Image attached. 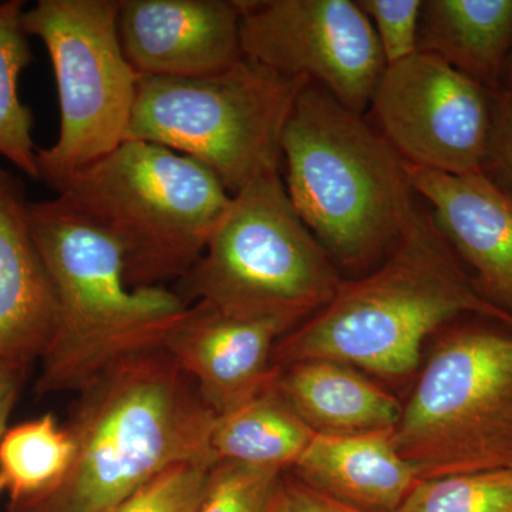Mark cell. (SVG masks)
I'll return each mask as SVG.
<instances>
[{"instance_id":"obj_1","label":"cell","mask_w":512,"mask_h":512,"mask_svg":"<svg viewBox=\"0 0 512 512\" xmlns=\"http://www.w3.org/2000/svg\"><path fill=\"white\" fill-rule=\"evenodd\" d=\"M79 392L72 468L29 512H106L168 468L217 464V414L167 350L127 357Z\"/></svg>"},{"instance_id":"obj_2","label":"cell","mask_w":512,"mask_h":512,"mask_svg":"<svg viewBox=\"0 0 512 512\" xmlns=\"http://www.w3.org/2000/svg\"><path fill=\"white\" fill-rule=\"evenodd\" d=\"M464 313L512 330V316L478 292L433 215L419 210L375 271L342 281L325 308L278 340L274 365L325 359L399 379L416 372L426 339Z\"/></svg>"},{"instance_id":"obj_3","label":"cell","mask_w":512,"mask_h":512,"mask_svg":"<svg viewBox=\"0 0 512 512\" xmlns=\"http://www.w3.org/2000/svg\"><path fill=\"white\" fill-rule=\"evenodd\" d=\"M281 153L293 207L350 271L387 256L419 211L402 157L362 114L316 84L293 104Z\"/></svg>"},{"instance_id":"obj_4","label":"cell","mask_w":512,"mask_h":512,"mask_svg":"<svg viewBox=\"0 0 512 512\" xmlns=\"http://www.w3.org/2000/svg\"><path fill=\"white\" fill-rule=\"evenodd\" d=\"M28 222L57 305L40 393L82 390L121 360L164 349L188 308L174 289L128 285L119 245L59 197L28 202Z\"/></svg>"},{"instance_id":"obj_5","label":"cell","mask_w":512,"mask_h":512,"mask_svg":"<svg viewBox=\"0 0 512 512\" xmlns=\"http://www.w3.org/2000/svg\"><path fill=\"white\" fill-rule=\"evenodd\" d=\"M57 197L119 245L133 288L181 281L232 200L205 165L138 140L84 168Z\"/></svg>"},{"instance_id":"obj_6","label":"cell","mask_w":512,"mask_h":512,"mask_svg":"<svg viewBox=\"0 0 512 512\" xmlns=\"http://www.w3.org/2000/svg\"><path fill=\"white\" fill-rule=\"evenodd\" d=\"M342 281L276 171L232 197L200 261L174 291L187 306L207 302L292 332L332 301Z\"/></svg>"},{"instance_id":"obj_7","label":"cell","mask_w":512,"mask_h":512,"mask_svg":"<svg viewBox=\"0 0 512 512\" xmlns=\"http://www.w3.org/2000/svg\"><path fill=\"white\" fill-rule=\"evenodd\" d=\"M308 83L247 57L211 76H140L127 140L194 158L234 197L279 171L286 121Z\"/></svg>"},{"instance_id":"obj_8","label":"cell","mask_w":512,"mask_h":512,"mask_svg":"<svg viewBox=\"0 0 512 512\" xmlns=\"http://www.w3.org/2000/svg\"><path fill=\"white\" fill-rule=\"evenodd\" d=\"M421 478L512 467V332L447 333L394 427Z\"/></svg>"},{"instance_id":"obj_9","label":"cell","mask_w":512,"mask_h":512,"mask_svg":"<svg viewBox=\"0 0 512 512\" xmlns=\"http://www.w3.org/2000/svg\"><path fill=\"white\" fill-rule=\"evenodd\" d=\"M119 13L120 0H39L23 15L55 69L60 133L37 168L57 194L127 140L140 76L124 55Z\"/></svg>"},{"instance_id":"obj_10","label":"cell","mask_w":512,"mask_h":512,"mask_svg":"<svg viewBox=\"0 0 512 512\" xmlns=\"http://www.w3.org/2000/svg\"><path fill=\"white\" fill-rule=\"evenodd\" d=\"M244 56L322 87L356 114L386 69L372 22L353 0H238Z\"/></svg>"},{"instance_id":"obj_11","label":"cell","mask_w":512,"mask_h":512,"mask_svg":"<svg viewBox=\"0 0 512 512\" xmlns=\"http://www.w3.org/2000/svg\"><path fill=\"white\" fill-rule=\"evenodd\" d=\"M369 107L404 163L451 175L483 171L491 93L440 57L417 52L386 66Z\"/></svg>"},{"instance_id":"obj_12","label":"cell","mask_w":512,"mask_h":512,"mask_svg":"<svg viewBox=\"0 0 512 512\" xmlns=\"http://www.w3.org/2000/svg\"><path fill=\"white\" fill-rule=\"evenodd\" d=\"M119 33L138 76H211L245 57L238 0H120Z\"/></svg>"},{"instance_id":"obj_13","label":"cell","mask_w":512,"mask_h":512,"mask_svg":"<svg viewBox=\"0 0 512 512\" xmlns=\"http://www.w3.org/2000/svg\"><path fill=\"white\" fill-rule=\"evenodd\" d=\"M288 329L269 320L238 318L207 302H195L164 343L217 414L247 403L274 382L276 343Z\"/></svg>"},{"instance_id":"obj_14","label":"cell","mask_w":512,"mask_h":512,"mask_svg":"<svg viewBox=\"0 0 512 512\" xmlns=\"http://www.w3.org/2000/svg\"><path fill=\"white\" fill-rule=\"evenodd\" d=\"M406 164L413 191L460 261L470 266L478 292L512 316V197L480 173L451 175Z\"/></svg>"},{"instance_id":"obj_15","label":"cell","mask_w":512,"mask_h":512,"mask_svg":"<svg viewBox=\"0 0 512 512\" xmlns=\"http://www.w3.org/2000/svg\"><path fill=\"white\" fill-rule=\"evenodd\" d=\"M52 282L30 234L28 202L0 170V357L25 363L45 355L55 335Z\"/></svg>"},{"instance_id":"obj_16","label":"cell","mask_w":512,"mask_h":512,"mask_svg":"<svg viewBox=\"0 0 512 512\" xmlns=\"http://www.w3.org/2000/svg\"><path fill=\"white\" fill-rule=\"evenodd\" d=\"M292 471L319 493L362 512L396 511L420 480L400 454L394 429L315 433Z\"/></svg>"},{"instance_id":"obj_17","label":"cell","mask_w":512,"mask_h":512,"mask_svg":"<svg viewBox=\"0 0 512 512\" xmlns=\"http://www.w3.org/2000/svg\"><path fill=\"white\" fill-rule=\"evenodd\" d=\"M276 389L313 433L328 436L394 429L403 407L355 367L306 360L279 369Z\"/></svg>"},{"instance_id":"obj_18","label":"cell","mask_w":512,"mask_h":512,"mask_svg":"<svg viewBox=\"0 0 512 512\" xmlns=\"http://www.w3.org/2000/svg\"><path fill=\"white\" fill-rule=\"evenodd\" d=\"M512 47V0H427L419 52L440 57L494 93Z\"/></svg>"},{"instance_id":"obj_19","label":"cell","mask_w":512,"mask_h":512,"mask_svg":"<svg viewBox=\"0 0 512 512\" xmlns=\"http://www.w3.org/2000/svg\"><path fill=\"white\" fill-rule=\"evenodd\" d=\"M275 382L232 412L217 416L211 436L217 463L286 471L301 457L315 433L289 406Z\"/></svg>"},{"instance_id":"obj_20","label":"cell","mask_w":512,"mask_h":512,"mask_svg":"<svg viewBox=\"0 0 512 512\" xmlns=\"http://www.w3.org/2000/svg\"><path fill=\"white\" fill-rule=\"evenodd\" d=\"M74 443L52 414L19 424L0 441V476L23 508L55 491L69 474Z\"/></svg>"},{"instance_id":"obj_21","label":"cell","mask_w":512,"mask_h":512,"mask_svg":"<svg viewBox=\"0 0 512 512\" xmlns=\"http://www.w3.org/2000/svg\"><path fill=\"white\" fill-rule=\"evenodd\" d=\"M23 15L22 0L0 3V154L39 180L32 111L20 101L18 92L20 73L32 62Z\"/></svg>"},{"instance_id":"obj_22","label":"cell","mask_w":512,"mask_h":512,"mask_svg":"<svg viewBox=\"0 0 512 512\" xmlns=\"http://www.w3.org/2000/svg\"><path fill=\"white\" fill-rule=\"evenodd\" d=\"M394 512H512V467L421 478Z\"/></svg>"},{"instance_id":"obj_23","label":"cell","mask_w":512,"mask_h":512,"mask_svg":"<svg viewBox=\"0 0 512 512\" xmlns=\"http://www.w3.org/2000/svg\"><path fill=\"white\" fill-rule=\"evenodd\" d=\"M284 473L221 461L210 471L197 512H266Z\"/></svg>"},{"instance_id":"obj_24","label":"cell","mask_w":512,"mask_h":512,"mask_svg":"<svg viewBox=\"0 0 512 512\" xmlns=\"http://www.w3.org/2000/svg\"><path fill=\"white\" fill-rule=\"evenodd\" d=\"M211 470L205 464H178L106 512H197Z\"/></svg>"},{"instance_id":"obj_25","label":"cell","mask_w":512,"mask_h":512,"mask_svg":"<svg viewBox=\"0 0 512 512\" xmlns=\"http://www.w3.org/2000/svg\"><path fill=\"white\" fill-rule=\"evenodd\" d=\"M372 22L386 66L419 52L423 0H357Z\"/></svg>"},{"instance_id":"obj_26","label":"cell","mask_w":512,"mask_h":512,"mask_svg":"<svg viewBox=\"0 0 512 512\" xmlns=\"http://www.w3.org/2000/svg\"><path fill=\"white\" fill-rule=\"evenodd\" d=\"M483 173L512 197V92L491 93V126Z\"/></svg>"},{"instance_id":"obj_27","label":"cell","mask_w":512,"mask_h":512,"mask_svg":"<svg viewBox=\"0 0 512 512\" xmlns=\"http://www.w3.org/2000/svg\"><path fill=\"white\" fill-rule=\"evenodd\" d=\"M266 512H362L319 493L295 476H282Z\"/></svg>"},{"instance_id":"obj_28","label":"cell","mask_w":512,"mask_h":512,"mask_svg":"<svg viewBox=\"0 0 512 512\" xmlns=\"http://www.w3.org/2000/svg\"><path fill=\"white\" fill-rule=\"evenodd\" d=\"M22 363L0 357V441L5 436L6 426L20 386Z\"/></svg>"},{"instance_id":"obj_29","label":"cell","mask_w":512,"mask_h":512,"mask_svg":"<svg viewBox=\"0 0 512 512\" xmlns=\"http://www.w3.org/2000/svg\"><path fill=\"white\" fill-rule=\"evenodd\" d=\"M501 89L512 92V47L510 56H508L507 64H505L503 87H501Z\"/></svg>"},{"instance_id":"obj_30","label":"cell","mask_w":512,"mask_h":512,"mask_svg":"<svg viewBox=\"0 0 512 512\" xmlns=\"http://www.w3.org/2000/svg\"><path fill=\"white\" fill-rule=\"evenodd\" d=\"M6 487H5V481H3V477L0 476V498H2V494L5 493Z\"/></svg>"}]
</instances>
